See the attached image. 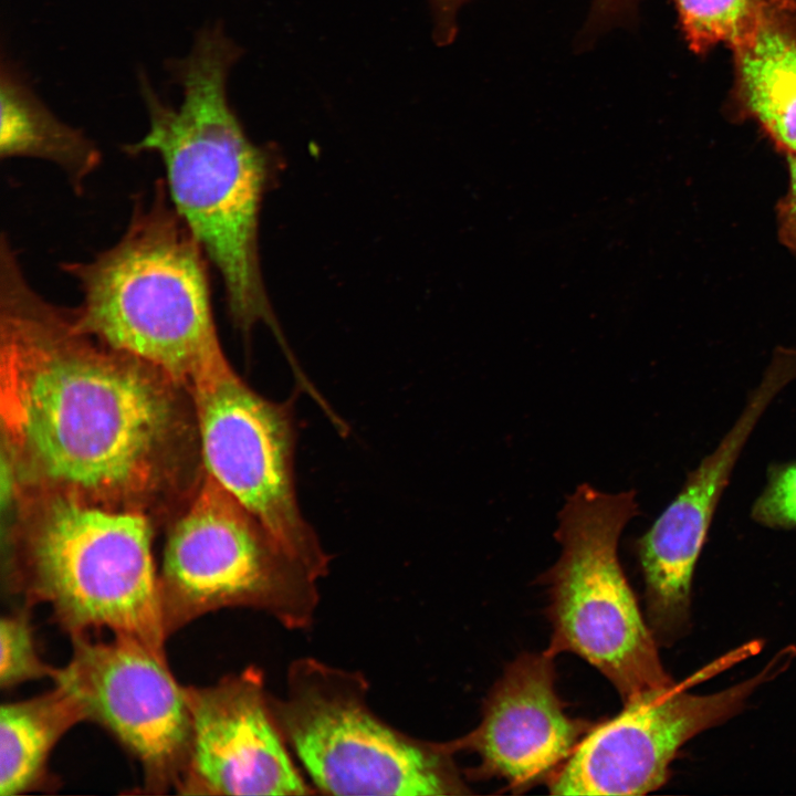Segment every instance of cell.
Here are the masks:
<instances>
[{"label": "cell", "instance_id": "15", "mask_svg": "<svg viewBox=\"0 0 796 796\" xmlns=\"http://www.w3.org/2000/svg\"><path fill=\"white\" fill-rule=\"evenodd\" d=\"M0 157L54 164L81 195L102 161L96 143L61 121L36 95L18 66L2 54L0 66Z\"/></svg>", "mask_w": 796, "mask_h": 796}, {"label": "cell", "instance_id": "6", "mask_svg": "<svg viewBox=\"0 0 796 796\" xmlns=\"http://www.w3.org/2000/svg\"><path fill=\"white\" fill-rule=\"evenodd\" d=\"M368 681L316 658L294 660L274 723L317 790L332 795L468 794L452 753L385 723L367 702Z\"/></svg>", "mask_w": 796, "mask_h": 796}, {"label": "cell", "instance_id": "3", "mask_svg": "<svg viewBox=\"0 0 796 796\" xmlns=\"http://www.w3.org/2000/svg\"><path fill=\"white\" fill-rule=\"evenodd\" d=\"M208 258L174 208L164 178L134 196L121 239L61 269L82 295L75 326L188 387L230 367L219 341Z\"/></svg>", "mask_w": 796, "mask_h": 796}, {"label": "cell", "instance_id": "18", "mask_svg": "<svg viewBox=\"0 0 796 796\" xmlns=\"http://www.w3.org/2000/svg\"><path fill=\"white\" fill-rule=\"evenodd\" d=\"M28 606L1 617L0 687L12 689L43 678L54 679L59 668L46 663L38 652Z\"/></svg>", "mask_w": 796, "mask_h": 796}, {"label": "cell", "instance_id": "5", "mask_svg": "<svg viewBox=\"0 0 796 796\" xmlns=\"http://www.w3.org/2000/svg\"><path fill=\"white\" fill-rule=\"evenodd\" d=\"M637 514L635 490L606 493L578 485L558 513L559 558L542 576L552 626L545 651L580 657L624 703L674 682L618 557L621 532Z\"/></svg>", "mask_w": 796, "mask_h": 796}, {"label": "cell", "instance_id": "12", "mask_svg": "<svg viewBox=\"0 0 796 796\" xmlns=\"http://www.w3.org/2000/svg\"><path fill=\"white\" fill-rule=\"evenodd\" d=\"M191 720L186 795L315 794L293 763L255 667L206 687H186Z\"/></svg>", "mask_w": 796, "mask_h": 796}, {"label": "cell", "instance_id": "10", "mask_svg": "<svg viewBox=\"0 0 796 796\" xmlns=\"http://www.w3.org/2000/svg\"><path fill=\"white\" fill-rule=\"evenodd\" d=\"M71 640V659L53 681L76 695L86 721L103 726L139 763L147 793L177 790L191 720L186 687L174 678L166 656L126 636Z\"/></svg>", "mask_w": 796, "mask_h": 796}, {"label": "cell", "instance_id": "8", "mask_svg": "<svg viewBox=\"0 0 796 796\" xmlns=\"http://www.w3.org/2000/svg\"><path fill=\"white\" fill-rule=\"evenodd\" d=\"M743 646L681 683L647 691L620 713L594 723L547 782L552 795H645L668 779L669 766L687 741L734 716L752 693L784 671L796 651L777 653L754 677L710 694L689 687L748 657Z\"/></svg>", "mask_w": 796, "mask_h": 796}, {"label": "cell", "instance_id": "13", "mask_svg": "<svg viewBox=\"0 0 796 796\" xmlns=\"http://www.w3.org/2000/svg\"><path fill=\"white\" fill-rule=\"evenodd\" d=\"M555 682L553 656L520 654L490 689L479 725L443 746L475 753L468 775L504 779L512 793L547 784L594 725L566 713Z\"/></svg>", "mask_w": 796, "mask_h": 796}, {"label": "cell", "instance_id": "9", "mask_svg": "<svg viewBox=\"0 0 796 796\" xmlns=\"http://www.w3.org/2000/svg\"><path fill=\"white\" fill-rule=\"evenodd\" d=\"M189 388L208 475L318 579L326 576L329 556L296 499L291 408L256 394L231 367Z\"/></svg>", "mask_w": 796, "mask_h": 796}, {"label": "cell", "instance_id": "21", "mask_svg": "<svg viewBox=\"0 0 796 796\" xmlns=\"http://www.w3.org/2000/svg\"><path fill=\"white\" fill-rule=\"evenodd\" d=\"M468 0H428L432 18V38L437 45L451 44L458 34V13Z\"/></svg>", "mask_w": 796, "mask_h": 796}, {"label": "cell", "instance_id": "2", "mask_svg": "<svg viewBox=\"0 0 796 796\" xmlns=\"http://www.w3.org/2000/svg\"><path fill=\"white\" fill-rule=\"evenodd\" d=\"M242 54L220 22L202 27L189 52L166 63L181 91L178 106L165 101L139 70L148 130L123 151L159 157L169 199L220 273L231 318L247 334L259 322L277 328L258 253L268 156L245 134L227 93Z\"/></svg>", "mask_w": 796, "mask_h": 796}, {"label": "cell", "instance_id": "16", "mask_svg": "<svg viewBox=\"0 0 796 796\" xmlns=\"http://www.w3.org/2000/svg\"><path fill=\"white\" fill-rule=\"evenodd\" d=\"M86 721L76 695L61 683L40 695L0 708V795L45 786L48 761L62 736Z\"/></svg>", "mask_w": 796, "mask_h": 796}, {"label": "cell", "instance_id": "19", "mask_svg": "<svg viewBox=\"0 0 796 796\" xmlns=\"http://www.w3.org/2000/svg\"><path fill=\"white\" fill-rule=\"evenodd\" d=\"M751 516L771 528L796 527V460L768 468L766 485L754 501Z\"/></svg>", "mask_w": 796, "mask_h": 796}, {"label": "cell", "instance_id": "11", "mask_svg": "<svg viewBox=\"0 0 796 796\" xmlns=\"http://www.w3.org/2000/svg\"><path fill=\"white\" fill-rule=\"evenodd\" d=\"M795 379L796 354H779L719 446L688 474L677 496L635 541L647 621L659 645H671L688 630L693 572L719 501L758 420Z\"/></svg>", "mask_w": 796, "mask_h": 796}, {"label": "cell", "instance_id": "1", "mask_svg": "<svg viewBox=\"0 0 796 796\" xmlns=\"http://www.w3.org/2000/svg\"><path fill=\"white\" fill-rule=\"evenodd\" d=\"M170 377L81 332L0 242V404L23 479L107 504L151 490L181 418Z\"/></svg>", "mask_w": 796, "mask_h": 796}, {"label": "cell", "instance_id": "20", "mask_svg": "<svg viewBox=\"0 0 796 796\" xmlns=\"http://www.w3.org/2000/svg\"><path fill=\"white\" fill-rule=\"evenodd\" d=\"M638 0H593L580 34L582 43L591 42L612 27L628 25L636 15Z\"/></svg>", "mask_w": 796, "mask_h": 796}, {"label": "cell", "instance_id": "4", "mask_svg": "<svg viewBox=\"0 0 796 796\" xmlns=\"http://www.w3.org/2000/svg\"><path fill=\"white\" fill-rule=\"evenodd\" d=\"M14 540L8 589L46 605L70 633L107 629L166 656V633L147 519L85 499L45 493Z\"/></svg>", "mask_w": 796, "mask_h": 796}, {"label": "cell", "instance_id": "17", "mask_svg": "<svg viewBox=\"0 0 796 796\" xmlns=\"http://www.w3.org/2000/svg\"><path fill=\"white\" fill-rule=\"evenodd\" d=\"M690 46L703 52L733 44L753 24L764 0H674Z\"/></svg>", "mask_w": 796, "mask_h": 796}, {"label": "cell", "instance_id": "14", "mask_svg": "<svg viewBox=\"0 0 796 796\" xmlns=\"http://www.w3.org/2000/svg\"><path fill=\"white\" fill-rule=\"evenodd\" d=\"M732 46L745 105L778 145L796 154V0H764Z\"/></svg>", "mask_w": 796, "mask_h": 796}, {"label": "cell", "instance_id": "22", "mask_svg": "<svg viewBox=\"0 0 796 796\" xmlns=\"http://www.w3.org/2000/svg\"><path fill=\"white\" fill-rule=\"evenodd\" d=\"M790 172H792V195L788 205V224L793 227L796 233V154H792L790 157Z\"/></svg>", "mask_w": 796, "mask_h": 796}, {"label": "cell", "instance_id": "7", "mask_svg": "<svg viewBox=\"0 0 796 796\" xmlns=\"http://www.w3.org/2000/svg\"><path fill=\"white\" fill-rule=\"evenodd\" d=\"M318 578L207 474L170 531L158 574L168 638L223 608L261 610L289 629L310 627Z\"/></svg>", "mask_w": 796, "mask_h": 796}]
</instances>
